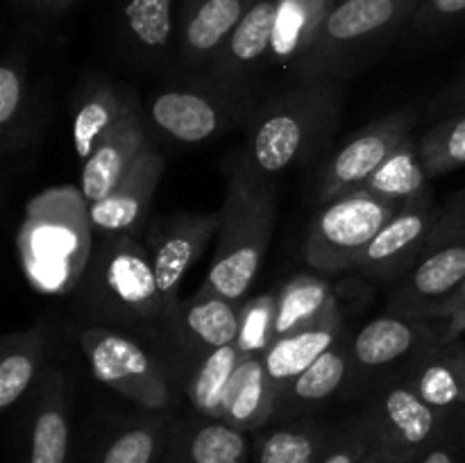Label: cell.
<instances>
[{
    "label": "cell",
    "instance_id": "277c9868",
    "mask_svg": "<svg viewBox=\"0 0 465 463\" xmlns=\"http://www.w3.org/2000/svg\"><path fill=\"white\" fill-rule=\"evenodd\" d=\"M411 7L400 0H339L322 21L316 39L293 66L298 80L341 77L363 59L368 50L380 45Z\"/></svg>",
    "mask_w": 465,
    "mask_h": 463
},
{
    "label": "cell",
    "instance_id": "603a6c76",
    "mask_svg": "<svg viewBox=\"0 0 465 463\" xmlns=\"http://www.w3.org/2000/svg\"><path fill=\"white\" fill-rule=\"evenodd\" d=\"M254 3L257 0H189L180 27L182 62L189 68L207 71Z\"/></svg>",
    "mask_w": 465,
    "mask_h": 463
},
{
    "label": "cell",
    "instance_id": "d4e9b609",
    "mask_svg": "<svg viewBox=\"0 0 465 463\" xmlns=\"http://www.w3.org/2000/svg\"><path fill=\"white\" fill-rule=\"evenodd\" d=\"M352 375L350 339L341 336L327 352H322L312 366L300 372L277 399L275 420L307 418L309 411L334 398L348 377Z\"/></svg>",
    "mask_w": 465,
    "mask_h": 463
},
{
    "label": "cell",
    "instance_id": "ab89813d",
    "mask_svg": "<svg viewBox=\"0 0 465 463\" xmlns=\"http://www.w3.org/2000/svg\"><path fill=\"white\" fill-rule=\"evenodd\" d=\"M430 320L443 322L440 340H459V336L465 334V280L443 304L431 311Z\"/></svg>",
    "mask_w": 465,
    "mask_h": 463
},
{
    "label": "cell",
    "instance_id": "836d02e7",
    "mask_svg": "<svg viewBox=\"0 0 465 463\" xmlns=\"http://www.w3.org/2000/svg\"><path fill=\"white\" fill-rule=\"evenodd\" d=\"M361 189H368L371 193L402 204V207L409 202L431 198L430 177L422 166L420 154H418V141H402Z\"/></svg>",
    "mask_w": 465,
    "mask_h": 463
},
{
    "label": "cell",
    "instance_id": "7c38bea8",
    "mask_svg": "<svg viewBox=\"0 0 465 463\" xmlns=\"http://www.w3.org/2000/svg\"><path fill=\"white\" fill-rule=\"evenodd\" d=\"M431 198L409 202L377 232L354 271L375 281H395L411 272L427 252L436 222Z\"/></svg>",
    "mask_w": 465,
    "mask_h": 463
},
{
    "label": "cell",
    "instance_id": "74e56055",
    "mask_svg": "<svg viewBox=\"0 0 465 463\" xmlns=\"http://www.w3.org/2000/svg\"><path fill=\"white\" fill-rule=\"evenodd\" d=\"M377 445V427L371 411L341 427L318 463H361Z\"/></svg>",
    "mask_w": 465,
    "mask_h": 463
},
{
    "label": "cell",
    "instance_id": "e575fe53",
    "mask_svg": "<svg viewBox=\"0 0 465 463\" xmlns=\"http://www.w3.org/2000/svg\"><path fill=\"white\" fill-rule=\"evenodd\" d=\"M123 25L139 53H166L173 41V0H125Z\"/></svg>",
    "mask_w": 465,
    "mask_h": 463
},
{
    "label": "cell",
    "instance_id": "ffe728a7",
    "mask_svg": "<svg viewBox=\"0 0 465 463\" xmlns=\"http://www.w3.org/2000/svg\"><path fill=\"white\" fill-rule=\"evenodd\" d=\"M248 431L203 416L175 418L163 463H248Z\"/></svg>",
    "mask_w": 465,
    "mask_h": 463
},
{
    "label": "cell",
    "instance_id": "9a60e30c",
    "mask_svg": "<svg viewBox=\"0 0 465 463\" xmlns=\"http://www.w3.org/2000/svg\"><path fill=\"white\" fill-rule=\"evenodd\" d=\"M434 322L439 320H416L384 313L363 325L350 339L352 375H372L381 368L402 361L409 354L422 352L443 334V322L440 330H436Z\"/></svg>",
    "mask_w": 465,
    "mask_h": 463
},
{
    "label": "cell",
    "instance_id": "5b68a950",
    "mask_svg": "<svg viewBox=\"0 0 465 463\" xmlns=\"http://www.w3.org/2000/svg\"><path fill=\"white\" fill-rule=\"evenodd\" d=\"M94 293L104 313L123 325L162 327L168 336V307L159 291L153 257L136 236L118 234L95 252Z\"/></svg>",
    "mask_w": 465,
    "mask_h": 463
},
{
    "label": "cell",
    "instance_id": "ac0fdd59",
    "mask_svg": "<svg viewBox=\"0 0 465 463\" xmlns=\"http://www.w3.org/2000/svg\"><path fill=\"white\" fill-rule=\"evenodd\" d=\"M277 0H257L223 44L204 75L232 86H245L257 68L266 66L275 30Z\"/></svg>",
    "mask_w": 465,
    "mask_h": 463
},
{
    "label": "cell",
    "instance_id": "52a82bcc",
    "mask_svg": "<svg viewBox=\"0 0 465 463\" xmlns=\"http://www.w3.org/2000/svg\"><path fill=\"white\" fill-rule=\"evenodd\" d=\"M252 109L245 86L223 84L204 75L154 94L148 116L162 134L177 143H204L239 125Z\"/></svg>",
    "mask_w": 465,
    "mask_h": 463
},
{
    "label": "cell",
    "instance_id": "8fae6325",
    "mask_svg": "<svg viewBox=\"0 0 465 463\" xmlns=\"http://www.w3.org/2000/svg\"><path fill=\"white\" fill-rule=\"evenodd\" d=\"M221 230V212L207 213H177L159 222L148 236V252L153 257L154 275L159 291L168 307V331L180 311V286L200 254L207 248L209 239Z\"/></svg>",
    "mask_w": 465,
    "mask_h": 463
},
{
    "label": "cell",
    "instance_id": "484cf974",
    "mask_svg": "<svg viewBox=\"0 0 465 463\" xmlns=\"http://www.w3.org/2000/svg\"><path fill=\"white\" fill-rule=\"evenodd\" d=\"M136 103L139 100L130 89L114 82H94L86 86L73 113L71 125L73 148L82 163L121 125Z\"/></svg>",
    "mask_w": 465,
    "mask_h": 463
},
{
    "label": "cell",
    "instance_id": "b9f144b4",
    "mask_svg": "<svg viewBox=\"0 0 465 463\" xmlns=\"http://www.w3.org/2000/svg\"><path fill=\"white\" fill-rule=\"evenodd\" d=\"M461 438H454V429L448 431L436 445H431L416 463H461Z\"/></svg>",
    "mask_w": 465,
    "mask_h": 463
},
{
    "label": "cell",
    "instance_id": "7402d4cb",
    "mask_svg": "<svg viewBox=\"0 0 465 463\" xmlns=\"http://www.w3.org/2000/svg\"><path fill=\"white\" fill-rule=\"evenodd\" d=\"M343 325L345 320L339 302H331L330 309L318 320L302 327V330L282 336L266 350L263 363H266L268 379H271V386L275 389L277 399H280L282 390L300 372L307 370L322 352H327L343 336Z\"/></svg>",
    "mask_w": 465,
    "mask_h": 463
},
{
    "label": "cell",
    "instance_id": "6da1fadb",
    "mask_svg": "<svg viewBox=\"0 0 465 463\" xmlns=\"http://www.w3.org/2000/svg\"><path fill=\"white\" fill-rule=\"evenodd\" d=\"M341 103L343 89L336 77L300 80L259 109L248 145L236 159L263 180L282 175L307 159L334 130Z\"/></svg>",
    "mask_w": 465,
    "mask_h": 463
},
{
    "label": "cell",
    "instance_id": "8d00e7d4",
    "mask_svg": "<svg viewBox=\"0 0 465 463\" xmlns=\"http://www.w3.org/2000/svg\"><path fill=\"white\" fill-rule=\"evenodd\" d=\"M275 291H263V293L254 295V298L243 300L241 304V325L239 334H236V348L248 357H263L266 350L271 348L275 334H272V325H275Z\"/></svg>",
    "mask_w": 465,
    "mask_h": 463
},
{
    "label": "cell",
    "instance_id": "4dcf8cb0",
    "mask_svg": "<svg viewBox=\"0 0 465 463\" xmlns=\"http://www.w3.org/2000/svg\"><path fill=\"white\" fill-rule=\"evenodd\" d=\"M339 429L313 418H293L263 431L254 449V463H318Z\"/></svg>",
    "mask_w": 465,
    "mask_h": 463
},
{
    "label": "cell",
    "instance_id": "d6a6232c",
    "mask_svg": "<svg viewBox=\"0 0 465 463\" xmlns=\"http://www.w3.org/2000/svg\"><path fill=\"white\" fill-rule=\"evenodd\" d=\"M331 302H336V295L325 277L295 275L286 280L277 289L275 325H272L275 340L312 325L330 309Z\"/></svg>",
    "mask_w": 465,
    "mask_h": 463
},
{
    "label": "cell",
    "instance_id": "4fadbf2b",
    "mask_svg": "<svg viewBox=\"0 0 465 463\" xmlns=\"http://www.w3.org/2000/svg\"><path fill=\"white\" fill-rule=\"evenodd\" d=\"M166 171V159L148 145L121 182L98 202L89 204L91 225L103 239L139 236L150 216L154 193Z\"/></svg>",
    "mask_w": 465,
    "mask_h": 463
},
{
    "label": "cell",
    "instance_id": "e0dca14e",
    "mask_svg": "<svg viewBox=\"0 0 465 463\" xmlns=\"http://www.w3.org/2000/svg\"><path fill=\"white\" fill-rule=\"evenodd\" d=\"M39 107L30 82L27 48L18 44L0 64V145L5 157H16L35 143L41 125Z\"/></svg>",
    "mask_w": 465,
    "mask_h": 463
},
{
    "label": "cell",
    "instance_id": "30bf717a",
    "mask_svg": "<svg viewBox=\"0 0 465 463\" xmlns=\"http://www.w3.org/2000/svg\"><path fill=\"white\" fill-rule=\"evenodd\" d=\"M418 123V112L413 107L398 109L384 118H377L371 125L350 136L322 166L318 175V200L343 195L348 191L361 189L372 172L389 159V154L402 141L411 139V130Z\"/></svg>",
    "mask_w": 465,
    "mask_h": 463
},
{
    "label": "cell",
    "instance_id": "1f68e13d",
    "mask_svg": "<svg viewBox=\"0 0 465 463\" xmlns=\"http://www.w3.org/2000/svg\"><path fill=\"white\" fill-rule=\"evenodd\" d=\"M241 363H243V354L239 352L236 343L195 359V366L186 381V398L195 416L223 420L227 390Z\"/></svg>",
    "mask_w": 465,
    "mask_h": 463
},
{
    "label": "cell",
    "instance_id": "7bdbcfd3",
    "mask_svg": "<svg viewBox=\"0 0 465 463\" xmlns=\"http://www.w3.org/2000/svg\"><path fill=\"white\" fill-rule=\"evenodd\" d=\"M431 109L439 113H448V116L465 112V75L459 77L452 86H448V89L434 100Z\"/></svg>",
    "mask_w": 465,
    "mask_h": 463
},
{
    "label": "cell",
    "instance_id": "83f0119b",
    "mask_svg": "<svg viewBox=\"0 0 465 463\" xmlns=\"http://www.w3.org/2000/svg\"><path fill=\"white\" fill-rule=\"evenodd\" d=\"M277 393L268 379L263 357H248L227 390L223 422L241 431H262L275 422Z\"/></svg>",
    "mask_w": 465,
    "mask_h": 463
},
{
    "label": "cell",
    "instance_id": "f6af8a7d",
    "mask_svg": "<svg viewBox=\"0 0 465 463\" xmlns=\"http://www.w3.org/2000/svg\"><path fill=\"white\" fill-rule=\"evenodd\" d=\"M361 463H393V461H391V458L386 457L384 449H381V448H380V443H377L375 448H372V452L368 454V457L363 458Z\"/></svg>",
    "mask_w": 465,
    "mask_h": 463
},
{
    "label": "cell",
    "instance_id": "44dd1931",
    "mask_svg": "<svg viewBox=\"0 0 465 463\" xmlns=\"http://www.w3.org/2000/svg\"><path fill=\"white\" fill-rule=\"evenodd\" d=\"M145 139L143 113H141L139 103L127 112L121 125L94 150L89 159L82 163L80 191L89 204L103 200L118 182L125 177L132 163L143 154L148 148Z\"/></svg>",
    "mask_w": 465,
    "mask_h": 463
},
{
    "label": "cell",
    "instance_id": "f1b7e54d",
    "mask_svg": "<svg viewBox=\"0 0 465 463\" xmlns=\"http://www.w3.org/2000/svg\"><path fill=\"white\" fill-rule=\"evenodd\" d=\"M336 0H277L275 30L266 66L284 68L302 59Z\"/></svg>",
    "mask_w": 465,
    "mask_h": 463
},
{
    "label": "cell",
    "instance_id": "ba28073f",
    "mask_svg": "<svg viewBox=\"0 0 465 463\" xmlns=\"http://www.w3.org/2000/svg\"><path fill=\"white\" fill-rule=\"evenodd\" d=\"M82 352L100 384L116 390L145 411L171 413L175 393L163 366L132 336L112 327H86Z\"/></svg>",
    "mask_w": 465,
    "mask_h": 463
},
{
    "label": "cell",
    "instance_id": "bcb514c9",
    "mask_svg": "<svg viewBox=\"0 0 465 463\" xmlns=\"http://www.w3.org/2000/svg\"><path fill=\"white\" fill-rule=\"evenodd\" d=\"M400 3H402V5H407V7H420V5L422 3H425V0H400Z\"/></svg>",
    "mask_w": 465,
    "mask_h": 463
},
{
    "label": "cell",
    "instance_id": "cb8c5ba5",
    "mask_svg": "<svg viewBox=\"0 0 465 463\" xmlns=\"http://www.w3.org/2000/svg\"><path fill=\"white\" fill-rule=\"evenodd\" d=\"M409 386L431 407L445 413L465 409V345L459 340H436L416 354Z\"/></svg>",
    "mask_w": 465,
    "mask_h": 463
},
{
    "label": "cell",
    "instance_id": "3957f363",
    "mask_svg": "<svg viewBox=\"0 0 465 463\" xmlns=\"http://www.w3.org/2000/svg\"><path fill=\"white\" fill-rule=\"evenodd\" d=\"M275 212L272 180L254 175L234 159L227 175L225 202L221 207L216 254L204 286L234 302H243L271 245Z\"/></svg>",
    "mask_w": 465,
    "mask_h": 463
},
{
    "label": "cell",
    "instance_id": "4316f807",
    "mask_svg": "<svg viewBox=\"0 0 465 463\" xmlns=\"http://www.w3.org/2000/svg\"><path fill=\"white\" fill-rule=\"evenodd\" d=\"M175 416L148 411L114 425L95 445L89 463H163Z\"/></svg>",
    "mask_w": 465,
    "mask_h": 463
},
{
    "label": "cell",
    "instance_id": "f546056e",
    "mask_svg": "<svg viewBox=\"0 0 465 463\" xmlns=\"http://www.w3.org/2000/svg\"><path fill=\"white\" fill-rule=\"evenodd\" d=\"M48 331L44 322L12 331L0 343V409H12L27 393L45 359Z\"/></svg>",
    "mask_w": 465,
    "mask_h": 463
},
{
    "label": "cell",
    "instance_id": "2e32d148",
    "mask_svg": "<svg viewBox=\"0 0 465 463\" xmlns=\"http://www.w3.org/2000/svg\"><path fill=\"white\" fill-rule=\"evenodd\" d=\"M241 304L203 284L193 295L182 300L168 339L195 359L225 348L239 334Z\"/></svg>",
    "mask_w": 465,
    "mask_h": 463
},
{
    "label": "cell",
    "instance_id": "9c48e42d",
    "mask_svg": "<svg viewBox=\"0 0 465 463\" xmlns=\"http://www.w3.org/2000/svg\"><path fill=\"white\" fill-rule=\"evenodd\" d=\"M368 411L375 418L377 443L393 463H416L452 431V416L425 402L407 381L386 386Z\"/></svg>",
    "mask_w": 465,
    "mask_h": 463
},
{
    "label": "cell",
    "instance_id": "7dc6e473",
    "mask_svg": "<svg viewBox=\"0 0 465 463\" xmlns=\"http://www.w3.org/2000/svg\"><path fill=\"white\" fill-rule=\"evenodd\" d=\"M461 436H463V448H465V409L461 413Z\"/></svg>",
    "mask_w": 465,
    "mask_h": 463
},
{
    "label": "cell",
    "instance_id": "f35d334b",
    "mask_svg": "<svg viewBox=\"0 0 465 463\" xmlns=\"http://www.w3.org/2000/svg\"><path fill=\"white\" fill-rule=\"evenodd\" d=\"M461 241H465V191L452 195L443 207L436 209V222L427 241V252Z\"/></svg>",
    "mask_w": 465,
    "mask_h": 463
},
{
    "label": "cell",
    "instance_id": "8992f818",
    "mask_svg": "<svg viewBox=\"0 0 465 463\" xmlns=\"http://www.w3.org/2000/svg\"><path fill=\"white\" fill-rule=\"evenodd\" d=\"M402 209L368 189H354L322 202L304 239V261L318 272L354 271L377 232Z\"/></svg>",
    "mask_w": 465,
    "mask_h": 463
},
{
    "label": "cell",
    "instance_id": "ee69618b",
    "mask_svg": "<svg viewBox=\"0 0 465 463\" xmlns=\"http://www.w3.org/2000/svg\"><path fill=\"white\" fill-rule=\"evenodd\" d=\"M35 5H39V7L48 9V12H59V9H66L71 7L75 0H32Z\"/></svg>",
    "mask_w": 465,
    "mask_h": 463
},
{
    "label": "cell",
    "instance_id": "d590c367",
    "mask_svg": "<svg viewBox=\"0 0 465 463\" xmlns=\"http://www.w3.org/2000/svg\"><path fill=\"white\" fill-rule=\"evenodd\" d=\"M418 154L430 180L465 166V112L445 116L418 139Z\"/></svg>",
    "mask_w": 465,
    "mask_h": 463
},
{
    "label": "cell",
    "instance_id": "7a4b0ae2",
    "mask_svg": "<svg viewBox=\"0 0 465 463\" xmlns=\"http://www.w3.org/2000/svg\"><path fill=\"white\" fill-rule=\"evenodd\" d=\"M91 232L89 202L82 191L62 186L32 198L16 236L32 289L45 295L75 289L91 266Z\"/></svg>",
    "mask_w": 465,
    "mask_h": 463
},
{
    "label": "cell",
    "instance_id": "d6986e66",
    "mask_svg": "<svg viewBox=\"0 0 465 463\" xmlns=\"http://www.w3.org/2000/svg\"><path fill=\"white\" fill-rule=\"evenodd\" d=\"M71 457V413L68 381L59 368L41 375L23 463H68Z\"/></svg>",
    "mask_w": 465,
    "mask_h": 463
},
{
    "label": "cell",
    "instance_id": "5bb4252c",
    "mask_svg": "<svg viewBox=\"0 0 465 463\" xmlns=\"http://www.w3.org/2000/svg\"><path fill=\"white\" fill-rule=\"evenodd\" d=\"M465 280V241L427 252L411 272L402 277L389 300L386 313L416 320H430L431 311L443 304Z\"/></svg>",
    "mask_w": 465,
    "mask_h": 463
},
{
    "label": "cell",
    "instance_id": "c3c4849f",
    "mask_svg": "<svg viewBox=\"0 0 465 463\" xmlns=\"http://www.w3.org/2000/svg\"><path fill=\"white\" fill-rule=\"evenodd\" d=\"M336 3H339V0H336Z\"/></svg>",
    "mask_w": 465,
    "mask_h": 463
},
{
    "label": "cell",
    "instance_id": "60d3db41",
    "mask_svg": "<svg viewBox=\"0 0 465 463\" xmlns=\"http://www.w3.org/2000/svg\"><path fill=\"white\" fill-rule=\"evenodd\" d=\"M416 21L425 27L454 25L465 21V0H425L418 7Z\"/></svg>",
    "mask_w": 465,
    "mask_h": 463
}]
</instances>
